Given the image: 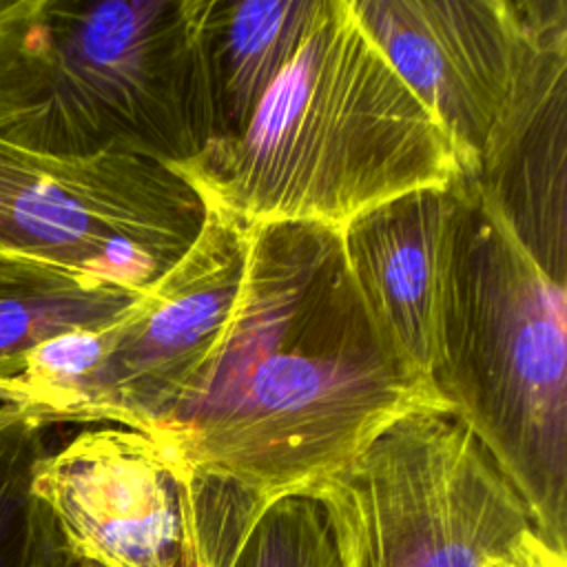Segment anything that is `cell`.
Segmentation results:
<instances>
[{
  "label": "cell",
  "instance_id": "5b68a950",
  "mask_svg": "<svg viewBox=\"0 0 567 567\" xmlns=\"http://www.w3.org/2000/svg\"><path fill=\"white\" fill-rule=\"evenodd\" d=\"M350 9L474 184L567 102V0H350Z\"/></svg>",
  "mask_w": 567,
  "mask_h": 567
},
{
  "label": "cell",
  "instance_id": "52a82bcc",
  "mask_svg": "<svg viewBox=\"0 0 567 567\" xmlns=\"http://www.w3.org/2000/svg\"><path fill=\"white\" fill-rule=\"evenodd\" d=\"M31 487L75 563L97 567L233 565L270 501L120 425L82 430L47 452Z\"/></svg>",
  "mask_w": 567,
  "mask_h": 567
},
{
  "label": "cell",
  "instance_id": "277c9868",
  "mask_svg": "<svg viewBox=\"0 0 567 567\" xmlns=\"http://www.w3.org/2000/svg\"><path fill=\"white\" fill-rule=\"evenodd\" d=\"M0 142L49 157H195L208 131L193 0H2Z\"/></svg>",
  "mask_w": 567,
  "mask_h": 567
},
{
  "label": "cell",
  "instance_id": "2e32d148",
  "mask_svg": "<svg viewBox=\"0 0 567 567\" xmlns=\"http://www.w3.org/2000/svg\"><path fill=\"white\" fill-rule=\"evenodd\" d=\"M323 505V503H321ZM328 512V518H330V525H332V532H334V540H337V549H339V560H341V567H361V560H359V549H357V543L348 529V525L334 516L330 509Z\"/></svg>",
  "mask_w": 567,
  "mask_h": 567
},
{
  "label": "cell",
  "instance_id": "e0dca14e",
  "mask_svg": "<svg viewBox=\"0 0 567 567\" xmlns=\"http://www.w3.org/2000/svg\"><path fill=\"white\" fill-rule=\"evenodd\" d=\"M235 565V563H233ZM233 565H190V567H233ZM78 567H97L91 563H78Z\"/></svg>",
  "mask_w": 567,
  "mask_h": 567
},
{
  "label": "cell",
  "instance_id": "9a60e30c",
  "mask_svg": "<svg viewBox=\"0 0 567 567\" xmlns=\"http://www.w3.org/2000/svg\"><path fill=\"white\" fill-rule=\"evenodd\" d=\"M485 567H567V554L554 549L536 534V529H532Z\"/></svg>",
  "mask_w": 567,
  "mask_h": 567
},
{
  "label": "cell",
  "instance_id": "3957f363",
  "mask_svg": "<svg viewBox=\"0 0 567 567\" xmlns=\"http://www.w3.org/2000/svg\"><path fill=\"white\" fill-rule=\"evenodd\" d=\"M565 284L461 179L441 275L430 385L567 554Z\"/></svg>",
  "mask_w": 567,
  "mask_h": 567
},
{
  "label": "cell",
  "instance_id": "ba28073f",
  "mask_svg": "<svg viewBox=\"0 0 567 567\" xmlns=\"http://www.w3.org/2000/svg\"><path fill=\"white\" fill-rule=\"evenodd\" d=\"M206 215L157 159L49 157L0 142V250L142 295L188 252Z\"/></svg>",
  "mask_w": 567,
  "mask_h": 567
},
{
  "label": "cell",
  "instance_id": "8992f818",
  "mask_svg": "<svg viewBox=\"0 0 567 567\" xmlns=\"http://www.w3.org/2000/svg\"><path fill=\"white\" fill-rule=\"evenodd\" d=\"M310 494L348 525L361 567H485L534 529L489 452L443 403L399 414Z\"/></svg>",
  "mask_w": 567,
  "mask_h": 567
},
{
  "label": "cell",
  "instance_id": "6da1fadb",
  "mask_svg": "<svg viewBox=\"0 0 567 567\" xmlns=\"http://www.w3.org/2000/svg\"><path fill=\"white\" fill-rule=\"evenodd\" d=\"M430 403L441 401L379 339L339 230L261 224L246 226L217 337L148 436L272 498L310 492L399 414Z\"/></svg>",
  "mask_w": 567,
  "mask_h": 567
},
{
  "label": "cell",
  "instance_id": "7c38bea8",
  "mask_svg": "<svg viewBox=\"0 0 567 567\" xmlns=\"http://www.w3.org/2000/svg\"><path fill=\"white\" fill-rule=\"evenodd\" d=\"M140 295L0 250V377L33 348L122 315Z\"/></svg>",
  "mask_w": 567,
  "mask_h": 567
},
{
  "label": "cell",
  "instance_id": "5bb4252c",
  "mask_svg": "<svg viewBox=\"0 0 567 567\" xmlns=\"http://www.w3.org/2000/svg\"><path fill=\"white\" fill-rule=\"evenodd\" d=\"M233 567H341L321 501L310 492L270 498L250 525Z\"/></svg>",
  "mask_w": 567,
  "mask_h": 567
},
{
  "label": "cell",
  "instance_id": "4fadbf2b",
  "mask_svg": "<svg viewBox=\"0 0 567 567\" xmlns=\"http://www.w3.org/2000/svg\"><path fill=\"white\" fill-rule=\"evenodd\" d=\"M47 452L44 425L0 405V567H78L31 487Z\"/></svg>",
  "mask_w": 567,
  "mask_h": 567
},
{
  "label": "cell",
  "instance_id": "9c48e42d",
  "mask_svg": "<svg viewBox=\"0 0 567 567\" xmlns=\"http://www.w3.org/2000/svg\"><path fill=\"white\" fill-rule=\"evenodd\" d=\"M246 226L208 210L188 252L122 315L100 326L97 354L62 423L151 434L184 396L235 299Z\"/></svg>",
  "mask_w": 567,
  "mask_h": 567
},
{
  "label": "cell",
  "instance_id": "30bf717a",
  "mask_svg": "<svg viewBox=\"0 0 567 567\" xmlns=\"http://www.w3.org/2000/svg\"><path fill=\"white\" fill-rule=\"evenodd\" d=\"M461 179L399 195L339 230L350 277L379 339L403 372L427 390L436 301Z\"/></svg>",
  "mask_w": 567,
  "mask_h": 567
},
{
  "label": "cell",
  "instance_id": "8fae6325",
  "mask_svg": "<svg viewBox=\"0 0 567 567\" xmlns=\"http://www.w3.org/2000/svg\"><path fill=\"white\" fill-rule=\"evenodd\" d=\"M317 9L319 0H193L208 142L244 128L303 42Z\"/></svg>",
  "mask_w": 567,
  "mask_h": 567
},
{
  "label": "cell",
  "instance_id": "7a4b0ae2",
  "mask_svg": "<svg viewBox=\"0 0 567 567\" xmlns=\"http://www.w3.org/2000/svg\"><path fill=\"white\" fill-rule=\"evenodd\" d=\"M171 168L208 210L244 226L334 230L399 195L463 177L443 128L359 27L350 0H319L244 128Z\"/></svg>",
  "mask_w": 567,
  "mask_h": 567
}]
</instances>
